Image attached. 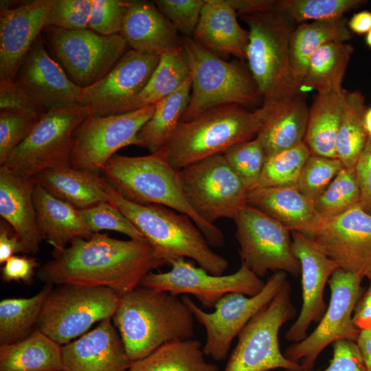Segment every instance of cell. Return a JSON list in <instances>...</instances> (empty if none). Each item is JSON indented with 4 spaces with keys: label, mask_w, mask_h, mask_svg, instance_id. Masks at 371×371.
Masks as SVG:
<instances>
[{
    "label": "cell",
    "mask_w": 371,
    "mask_h": 371,
    "mask_svg": "<svg viewBox=\"0 0 371 371\" xmlns=\"http://www.w3.org/2000/svg\"><path fill=\"white\" fill-rule=\"evenodd\" d=\"M166 264L164 256L149 243L97 232L88 239L76 238L65 248L53 249L52 258L37 275L47 284L103 286L121 297Z\"/></svg>",
    "instance_id": "6da1fadb"
},
{
    "label": "cell",
    "mask_w": 371,
    "mask_h": 371,
    "mask_svg": "<svg viewBox=\"0 0 371 371\" xmlns=\"http://www.w3.org/2000/svg\"><path fill=\"white\" fill-rule=\"evenodd\" d=\"M112 319L131 362L194 335V317L181 297L141 285L120 297Z\"/></svg>",
    "instance_id": "7a4b0ae2"
},
{
    "label": "cell",
    "mask_w": 371,
    "mask_h": 371,
    "mask_svg": "<svg viewBox=\"0 0 371 371\" xmlns=\"http://www.w3.org/2000/svg\"><path fill=\"white\" fill-rule=\"evenodd\" d=\"M277 102L262 103L254 111L236 104L210 109L181 122L159 151L178 171L201 159L223 154L233 146L255 138Z\"/></svg>",
    "instance_id": "3957f363"
},
{
    "label": "cell",
    "mask_w": 371,
    "mask_h": 371,
    "mask_svg": "<svg viewBox=\"0 0 371 371\" xmlns=\"http://www.w3.org/2000/svg\"><path fill=\"white\" fill-rule=\"evenodd\" d=\"M101 175L124 199L141 205L155 204L190 216L211 247L225 245V236L214 224L201 218L188 204L179 171L161 153L130 157L115 154L103 166Z\"/></svg>",
    "instance_id": "277c9868"
},
{
    "label": "cell",
    "mask_w": 371,
    "mask_h": 371,
    "mask_svg": "<svg viewBox=\"0 0 371 371\" xmlns=\"http://www.w3.org/2000/svg\"><path fill=\"white\" fill-rule=\"evenodd\" d=\"M106 201L116 207L165 258L167 264L190 258L213 275H223L229 262L215 253L188 215L155 204L141 205L124 199L104 179Z\"/></svg>",
    "instance_id": "5b68a950"
},
{
    "label": "cell",
    "mask_w": 371,
    "mask_h": 371,
    "mask_svg": "<svg viewBox=\"0 0 371 371\" xmlns=\"http://www.w3.org/2000/svg\"><path fill=\"white\" fill-rule=\"evenodd\" d=\"M240 17L249 27L246 59L263 103L300 93L289 60L293 22L273 10Z\"/></svg>",
    "instance_id": "8992f818"
},
{
    "label": "cell",
    "mask_w": 371,
    "mask_h": 371,
    "mask_svg": "<svg viewBox=\"0 0 371 371\" xmlns=\"http://www.w3.org/2000/svg\"><path fill=\"white\" fill-rule=\"evenodd\" d=\"M191 80L190 100L181 122L190 121L213 108L258 104L261 95L252 78L240 65L225 61L192 37L181 36Z\"/></svg>",
    "instance_id": "52a82bcc"
},
{
    "label": "cell",
    "mask_w": 371,
    "mask_h": 371,
    "mask_svg": "<svg viewBox=\"0 0 371 371\" xmlns=\"http://www.w3.org/2000/svg\"><path fill=\"white\" fill-rule=\"evenodd\" d=\"M286 281L276 295L260 310L238 334V342L224 371H303L286 358L280 349L279 332L295 318L297 310Z\"/></svg>",
    "instance_id": "ba28073f"
},
{
    "label": "cell",
    "mask_w": 371,
    "mask_h": 371,
    "mask_svg": "<svg viewBox=\"0 0 371 371\" xmlns=\"http://www.w3.org/2000/svg\"><path fill=\"white\" fill-rule=\"evenodd\" d=\"M89 115V107L80 104L47 110L3 166L32 178L47 169L71 166L74 131Z\"/></svg>",
    "instance_id": "9c48e42d"
},
{
    "label": "cell",
    "mask_w": 371,
    "mask_h": 371,
    "mask_svg": "<svg viewBox=\"0 0 371 371\" xmlns=\"http://www.w3.org/2000/svg\"><path fill=\"white\" fill-rule=\"evenodd\" d=\"M120 299L106 287L60 284L45 300L38 329L60 345H65L93 324L112 318Z\"/></svg>",
    "instance_id": "30bf717a"
},
{
    "label": "cell",
    "mask_w": 371,
    "mask_h": 371,
    "mask_svg": "<svg viewBox=\"0 0 371 371\" xmlns=\"http://www.w3.org/2000/svg\"><path fill=\"white\" fill-rule=\"evenodd\" d=\"M179 175L188 204L209 223L222 218L234 220L247 205L249 190L223 154L192 164Z\"/></svg>",
    "instance_id": "8fae6325"
},
{
    "label": "cell",
    "mask_w": 371,
    "mask_h": 371,
    "mask_svg": "<svg viewBox=\"0 0 371 371\" xmlns=\"http://www.w3.org/2000/svg\"><path fill=\"white\" fill-rule=\"evenodd\" d=\"M360 274L338 269L328 280L330 300L315 330L302 341L284 350L289 361L299 364L303 371H313L320 353L339 340L357 341L359 331L353 322V313L362 295Z\"/></svg>",
    "instance_id": "7c38bea8"
},
{
    "label": "cell",
    "mask_w": 371,
    "mask_h": 371,
    "mask_svg": "<svg viewBox=\"0 0 371 371\" xmlns=\"http://www.w3.org/2000/svg\"><path fill=\"white\" fill-rule=\"evenodd\" d=\"M241 263L262 278L269 271L301 274L291 249V231L260 210L246 205L234 219Z\"/></svg>",
    "instance_id": "4fadbf2b"
},
{
    "label": "cell",
    "mask_w": 371,
    "mask_h": 371,
    "mask_svg": "<svg viewBox=\"0 0 371 371\" xmlns=\"http://www.w3.org/2000/svg\"><path fill=\"white\" fill-rule=\"evenodd\" d=\"M286 281V273L274 272L256 295L227 293L216 302L214 311L211 313L204 311L189 297L183 296L181 299L194 318L205 329V342L203 346L205 355L215 361L225 359L233 339L247 322L270 302Z\"/></svg>",
    "instance_id": "5bb4252c"
},
{
    "label": "cell",
    "mask_w": 371,
    "mask_h": 371,
    "mask_svg": "<svg viewBox=\"0 0 371 371\" xmlns=\"http://www.w3.org/2000/svg\"><path fill=\"white\" fill-rule=\"evenodd\" d=\"M156 104L117 115H89L74 131L71 166L101 174L102 168L116 151L137 145V135Z\"/></svg>",
    "instance_id": "9a60e30c"
},
{
    "label": "cell",
    "mask_w": 371,
    "mask_h": 371,
    "mask_svg": "<svg viewBox=\"0 0 371 371\" xmlns=\"http://www.w3.org/2000/svg\"><path fill=\"white\" fill-rule=\"evenodd\" d=\"M45 29L56 56L74 82L81 87L90 86L106 76L128 47L120 34L104 36L89 28Z\"/></svg>",
    "instance_id": "2e32d148"
},
{
    "label": "cell",
    "mask_w": 371,
    "mask_h": 371,
    "mask_svg": "<svg viewBox=\"0 0 371 371\" xmlns=\"http://www.w3.org/2000/svg\"><path fill=\"white\" fill-rule=\"evenodd\" d=\"M166 272H150L141 286L174 295L191 294L207 308H214L225 295L239 293L248 296L258 293L265 282L245 264L229 275H213L201 267L180 258L173 260Z\"/></svg>",
    "instance_id": "e0dca14e"
},
{
    "label": "cell",
    "mask_w": 371,
    "mask_h": 371,
    "mask_svg": "<svg viewBox=\"0 0 371 371\" xmlns=\"http://www.w3.org/2000/svg\"><path fill=\"white\" fill-rule=\"evenodd\" d=\"M160 56L129 49L113 69L95 83L82 87L79 104L90 115L102 117L133 111V103L156 68Z\"/></svg>",
    "instance_id": "ac0fdd59"
},
{
    "label": "cell",
    "mask_w": 371,
    "mask_h": 371,
    "mask_svg": "<svg viewBox=\"0 0 371 371\" xmlns=\"http://www.w3.org/2000/svg\"><path fill=\"white\" fill-rule=\"evenodd\" d=\"M304 235L340 269L371 279V214L359 204L337 216L319 218Z\"/></svg>",
    "instance_id": "d6986e66"
},
{
    "label": "cell",
    "mask_w": 371,
    "mask_h": 371,
    "mask_svg": "<svg viewBox=\"0 0 371 371\" xmlns=\"http://www.w3.org/2000/svg\"><path fill=\"white\" fill-rule=\"evenodd\" d=\"M291 238L292 251L301 267L302 297L300 312L285 334L286 341L293 344L304 339L311 324L322 318L327 308L324 289L339 267L306 235L292 231Z\"/></svg>",
    "instance_id": "ffe728a7"
},
{
    "label": "cell",
    "mask_w": 371,
    "mask_h": 371,
    "mask_svg": "<svg viewBox=\"0 0 371 371\" xmlns=\"http://www.w3.org/2000/svg\"><path fill=\"white\" fill-rule=\"evenodd\" d=\"M53 0H34L16 7L1 4L0 79L15 80L32 46L45 28Z\"/></svg>",
    "instance_id": "44dd1931"
},
{
    "label": "cell",
    "mask_w": 371,
    "mask_h": 371,
    "mask_svg": "<svg viewBox=\"0 0 371 371\" xmlns=\"http://www.w3.org/2000/svg\"><path fill=\"white\" fill-rule=\"evenodd\" d=\"M15 80L46 111L79 104L82 87L69 80L49 56L41 36L25 58Z\"/></svg>",
    "instance_id": "7402d4cb"
},
{
    "label": "cell",
    "mask_w": 371,
    "mask_h": 371,
    "mask_svg": "<svg viewBox=\"0 0 371 371\" xmlns=\"http://www.w3.org/2000/svg\"><path fill=\"white\" fill-rule=\"evenodd\" d=\"M112 318L63 346L65 371H128L131 363Z\"/></svg>",
    "instance_id": "603a6c76"
},
{
    "label": "cell",
    "mask_w": 371,
    "mask_h": 371,
    "mask_svg": "<svg viewBox=\"0 0 371 371\" xmlns=\"http://www.w3.org/2000/svg\"><path fill=\"white\" fill-rule=\"evenodd\" d=\"M120 34L131 49L159 56L181 45L178 32L153 1H126Z\"/></svg>",
    "instance_id": "cb8c5ba5"
},
{
    "label": "cell",
    "mask_w": 371,
    "mask_h": 371,
    "mask_svg": "<svg viewBox=\"0 0 371 371\" xmlns=\"http://www.w3.org/2000/svg\"><path fill=\"white\" fill-rule=\"evenodd\" d=\"M34 178L0 167V215L21 238L30 254L39 250L44 238L33 202Z\"/></svg>",
    "instance_id": "d4e9b609"
},
{
    "label": "cell",
    "mask_w": 371,
    "mask_h": 371,
    "mask_svg": "<svg viewBox=\"0 0 371 371\" xmlns=\"http://www.w3.org/2000/svg\"><path fill=\"white\" fill-rule=\"evenodd\" d=\"M237 16L227 0H204L192 38L216 55L246 58L249 32L240 25Z\"/></svg>",
    "instance_id": "484cf974"
},
{
    "label": "cell",
    "mask_w": 371,
    "mask_h": 371,
    "mask_svg": "<svg viewBox=\"0 0 371 371\" xmlns=\"http://www.w3.org/2000/svg\"><path fill=\"white\" fill-rule=\"evenodd\" d=\"M247 204L263 212L291 232L306 234L319 219L315 203L296 186L256 188L248 192Z\"/></svg>",
    "instance_id": "4316f807"
},
{
    "label": "cell",
    "mask_w": 371,
    "mask_h": 371,
    "mask_svg": "<svg viewBox=\"0 0 371 371\" xmlns=\"http://www.w3.org/2000/svg\"><path fill=\"white\" fill-rule=\"evenodd\" d=\"M33 202L40 231L53 249L65 248L76 238L88 239L94 234L80 210L53 196L36 181Z\"/></svg>",
    "instance_id": "83f0119b"
},
{
    "label": "cell",
    "mask_w": 371,
    "mask_h": 371,
    "mask_svg": "<svg viewBox=\"0 0 371 371\" xmlns=\"http://www.w3.org/2000/svg\"><path fill=\"white\" fill-rule=\"evenodd\" d=\"M34 178L53 196L78 210L107 201L104 179L100 174L68 166L43 170Z\"/></svg>",
    "instance_id": "f1b7e54d"
},
{
    "label": "cell",
    "mask_w": 371,
    "mask_h": 371,
    "mask_svg": "<svg viewBox=\"0 0 371 371\" xmlns=\"http://www.w3.org/2000/svg\"><path fill=\"white\" fill-rule=\"evenodd\" d=\"M309 108L300 93L277 102L258 134L266 155L294 147L304 140Z\"/></svg>",
    "instance_id": "f546056e"
},
{
    "label": "cell",
    "mask_w": 371,
    "mask_h": 371,
    "mask_svg": "<svg viewBox=\"0 0 371 371\" xmlns=\"http://www.w3.org/2000/svg\"><path fill=\"white\" fill-rule=\"evenodd\" d=\"M347 92H317L314 98L304 140L311 155L337 158L336 139Z\"/></svg>",
    "instance_id": "4dcf8cb0"
},
{
    "label": "cell",
    "mask_w": 371,
    "mask_h": 371,
    "mask_svg": "<svg viewBox=\"0 0 371 371\" xmlns=\"http://www.w3.org/2000/svg\"><path fill=\"white\" fill-rule=\"evenodd\" d=\"M352 37L346 20L303 23L293 30L289 44V60L293 77L300 88L311 57L324 45L346 42Z\"/></svg>",
    "instance_id": "1f68e13d"
},
{
    "label": "cell",
    "mask_w": 371,
    "mask_h": 371,
    "mask_svg": "<svg viewBox=\"0 0 371 371\" xmlns=\"http://www.w3.org/2000/svg\"><path fill=\"white\" fill-rule=\"evenodd\" d=\"M62 348L37 329L19 341L0 346V371L63 370Z\"/></svg>",
    "instance_id": "d6a6232c"
},
{
    "label": "cell",
    "mask_w": 371,
    "mask_h": 371,
    "mask_svg": "<svg viewBox=\"0 0 371 371\" xmlns=\"http://www.w3.org/2000/svg\"><path fill=\"white\" fill-rule=\"evenodd\" d=\"M204 355L198 339L172 341L131 362L128 371H220L219 367L207 362Z\"/></svg>",
    "instance_id": "836d02e7"
},
{
    "label": "cell",
    "mask_w": 371,
    "mask_h": 371,
    "mask_svg": "<svg viewBox=\"0 0 371 371\" xmlns=\"http://www.w3.org/2000/svg\"><path fill=\"white\" fill-rule=\"evenodd\" d=\"M190 93V77L177 91L157 102L151 117L137 135V146L148 150L150 153L159 150L181 123Z\"/></svg>",
    "instance_id": "e575fe53"
},
{
    "label": "cell",
    "mask_w": 371,
    "mask_h": 371,
    "mask_svg": "<svg viewBox=\"0 0 371 371\" xmlns=\"http://www.w3.org/2000/svg\"><path fill=\"white\" fill-rule=\"evenodd\" d=\"M190 77L182 45L160 56L147 84L133 103V111L157 104L177 91Z\"/></svg>",
    "instance_id": "d590c367"
},
{
    "label": "cell",
    "mask_w": 371,
    "mask_h": 371,
    "mask_svg": "<svg viewBox=\"0 0 371 371\" xmlns=\"http://www.w3.org/2000/svg\"><path fill=\"white\" fill-rule=\"evenodd\" d=\"M353 52L346 42H331L321 47L311 57L302 88L317 92L338 91Z\"/></svg>",
    "instance_id": "8d00e7d4"
},
{
    "label": "cell",
    "mask_w": 371,
    "mask_h": 371,
    "mask_svg": "<svg viewBox=\"0 0 371 371\" xmlns=\"http://www.w3.org/2000/svg\"><path fill=\"white\" fill-rule=\"evenodd\" d=\"M364 98L358 91L347 92L336 139L337 158L354 170L368 135L364 126Z\"/></svg>",
    "instance_id": "74e56055"
},
{
    "label": "cell",
    "mask_w": 371,
    "mask_h": 371,
    "mask_svg": "<svg viewBox=\"0 0 371 371\" xmlns=\"http://www.w3.org/2000/svg\"><path fill=\"white\" fill-rule=\"evenodd\" d=\"M52 289L47 284L30 297L6 298L0 302V345L23 339L38 324L45 300Z\"/></svg>",
    "instance_id": "f35d334b"
},
{
    "label": "cell",
    "mask_w": 371,
    "mask_h": 371,
    "mask_svg": "<svg viewBox=\"0 0 371 371\" xmlns=\"http://www.w3.org/2000/svg\"><path fill=\"white\" fill-rule=\"evenodd\" d=\"M311 155L304 142L266 155L256 188L296 186L302 168Z\"/></svg>",
    "instance_id": "ab89813d"
},
{
    "label": "cell",
    "mask_w": 371,
    "mask_h": 371,
    "mask_svg": "<svg viewBox=\"0 0 371 371\" xmlns=\"http://www.w3.org/2000/svg\"><path fill=\"white\" fill-rule=\"evenodd\" d=\"M363 3L359 0H280L271 10L292 22L324 21L342 18L344 13Z\"/></svg>",
    "instance_id": "60d3db41"
},
{
    "label": "cell",
    "mask_w": 371,
    "mask_h": 371,
    "mask_svg": "<svg viewBox=\"0 0 371 371\" xmlns=\"http://www.w3.org/2000/svg\"><path fill=\"white\" fill-rule=\"evenodd\" d=\"M360 198L355 171L343 168L314 203L318 216L328 218L359 205Z\"/></svg>",
    "instance_id": "b9f144b4"
},
{
    "label": "cell",
    "mask_w": 371,
    "mask_h": 371,
    "mask_svg": "<svg viewBox=\"0 0 371 371\" xmlns=\"http://www.w3.org/2000/svg\"><path fill=\"white\" fill-rule=\"evenodd\" d=\"M227 163L249 191L260 177L266 153L259 137L236 144L223 154Z\"/></svg>",
    "instance_id": "7bdbcfd3"
},
{
    "label": "cell",
    "mask_w": 371,
    "mask_h": 371,
    "mask_svg": "<svg viewBox=\"0 0 371 371\" xmlns=\"http://www.w3.org/2000/svg\"><path fill=\"white\" fill-rule=\"evenodd\" d=\"M43 113L33 110L0 111V165L31 133Z\"/></svg>",
    "instance_id": "ee69618b"
},
{
    "label": "cell",
    "mask_w": 371,
    "mask_h": 371,
    "mask_svg": "<svg viewBox=\"0 0 371 371\" xmlns=\"http://www.w3.org/2000/svg\"><path fill=\"white\" fill-rule=\"evenodd\" d=\"M343 168L337 158L311 155L302 168L296 187L315 203Z\"/></svg>",
    "instance_id": "f6af8a7d"
},
{
    "label": "cell",
    "mask_w": 371,
    "mask_h": 371,
    "mask_svg": "<svg viewBox=\"0 0 371 371\" xmlns=\"http://www.w3.org/2000/svg\"><path fill=\"white\" fill-rule=\"evenodd\" d=\"M80 212L93 233L102 230L115 231L126 234L132 240L148 243L142 232L116 207L108 201L80 210Z\"/></svg>",
    "instance_id": "bcb514c9"
},
{
    "label": "cell",
    "mask_w": 371,
    "mask_h": 371,
    "mask_svg": "<svg viewBox=\"0 0 371 371\" xmlns=\"http://www.w3.org/2000/svg\"><path fill=\"white\" fill-rule=\"evenodd\" d=\"M92 0H53L45 27L63 30L88 28Z\"/></svg>",
    "instance_id": "7dc6e473"
},
{
    "label": "cell",
    "mask_w": 371,
    "mask_h": 371,
    "mask_svg": "<svg viewBox=\"0 0 371 371\" xmlns=\"http://www.w3.org/2000/svg\"><path fill=\"white\" fill-rule=\"evenodd\" d=\"M153 2L179 34L192 37L204 0H155Z\"/></svg>",
    "instance_id": "c3c4849f"
},
{
    "label": "cell",
    "mask_w": 371,
    "mask_h": 371,
    "mask_svg": "<svg viewBox=\"0 0 371 371\" xmlns=\"http://www.w3.org/2000/svg\"><path fill=\"white\" fill-rule=\"evenodd\" d=\"M92 1L93 7L88 28L104 36L120 34L126 1L92 0Z\"/></svg>",
    "instance_id": "681fc988"
},
{
    "label": "cell",
    "mask_w": 371,
    "mask_h": 371,
    "mask_svg": "<svg viewBox=\"0 0 371 371\" xmlns=\"http://www.w3.org/2000/svg\"><path fill=\"white\" fill-rule=\"evenodd\" d=\"M332 346L333 357L329 366L323 371H368L355 341L339 340Z\"/></svg>",
    "instance_id": "f907efd6"
},
{
    "label": "cell",
    "mask_w": 371,
    "mask_h": 371,
    "mask_svg": "<svg viewBox=\"0 0 371 371\" xmlns=\"http://www.w3.org/2000/svg\"><path fill=\"white\" fill-rule=\"evenodd\" d=\"M5 110L46 111L16 80L0 79V111Z\"/></svg>",
    "instance_id": "816d5d0a"
},
{
    "label": "cell",
    "mask_w": 371,
    "mask_h": 371,
    "mask_svg": "<svg viewBox=\"0 0 371 371\" xmlns=\"http://www.w3.org/2000/svg\"><path fill=\"white\" fill-rule=\"evenodd\" d=\"M360 190V206L371 214V137H368L355 167Z\"/></svg>",
    "instance_id": "f5cc1de1"
},
{
    "label": "cell",
    "mask_w": 371,
    "mask_h": 371,
    "mask_svg": "<svg viewBox=\"0 0 371 371\" xmlns=\"http://www.w3.org/2000/svg\"><path fill=\"white\" fill-rule=\"evenodd\" d=\"M39 266L36 258L33 257L13 256L3 264L1 278L3 281H23L30 284L32 281L35 268Z\"/></svg>",
    "instance_id": "db71d44e"
},
{
    "label": "cell",
    "mask_w": 371,
    "mask_h": 371,
    "mask_svg": "<svg viewBox=\"0 0 371 371\" xmlns=\"http://www.w3.org/2000/svg\"><path fill=\"white\" fill-rule=\"evenodd\" d=\"M17 253L30 254L12 227L5 221L0 224V264Z\"/></svg>",
    "instance_id": "11a10c76"
},
{
    "label": "cell",
    "mask_w": 371,
    "mask_h": 371,
    "mask_svg": "<svg viewBox=\"0 0 371 371\" xmlns=\"http://www.w3.org/2000/svg\"><path fill=\"white\" fill-rule=\"evenodd\" d=\"M369 286L357 302L353 313V322L360 332L371 330V279Z\"/></svg>",
    "instance_id": "9f6ffc18"
},
{
    "label": "cell",
    "mask_w": 371,
    "mask_h": 371,
    "mask_svg": "<svg viewBox=\"0 0 371 371\" xmlns=\"http://www.w3.org/2000/svg\"><path fill=\"white\" fill-rule=\"evenodd\" d=\"M238 15L270 11L276 1L273 0H227Z\"/></svg>",
    "instance_id": "6f0895ef"
},
{
    "label": "cell",
    "mask_w": 371,
    "mask_h": 371,
    "mask_svg": "<svg viewBox=\"0 0 371 371\" xmlns=\"http://www.w3.org/2000/svg\"><path fill=\"white\" fill-rule=\"evenodd\" d=\"M347 25L352 32L367 34L371 30V12L365 10L355 14Z\"/></svg>",
    "instance_id": "680465c9"
},
{
    "label": "cell",
    "mask_w": 371,
    "mask_h": 371,
    "mask_svg": "<svg viewBox=\"0 0 371 371\" xmlns=\"http://www.w3.org/2000/svg\"><path fill=\"white\" fill-rule=\"evenodd\" d=\"M356 343L368 371H371V330L360 331Z\"/></svg>",
    "instance_id": "91938a15"
},
{
    "label": "cell",
    "mask_w": 371,
    "mask_h": 371,
    "mask_svg": "<svg viewBox=\"0 0 371 371\" xmlns=\"http://www.w3.org/2000/svg\"><path fill=\"white\" fill-rule=\"evenodd\" d=\"M364 126L368 137H371V107L366 111L364 115Z\"/></svg>",
    "instance_id": "94428289"
},
{
    "label": "cell",
    "mask_w": 371,
    "mask_h": 371,
    "mask_svg": "<svg viewBox=\"0 0 371 371\" xmlns=\"http://www.w3.org/2000/svg\"><path fill=\"white\" fill-rule=\"evenodd\" d=\"M366 43L370 47H371V30L366 34Z\"/></svg>",
    "instance_id": "6125c7cd"
},
{
    "label": "cell",
    "mask_w": 371,
    "mask_h": 371,
    "mask_svg": "<svg viewBox=\"0 0 371 371\" xmlns=\"http://www.w3.org/2000/svg\"><path fill=\"white\" fill-rule=\"evenodd\" d=\"M59 371H65V370H59Z\"/></svg>",
    "instance_id": "be15d7a7"
}]
</instances>
